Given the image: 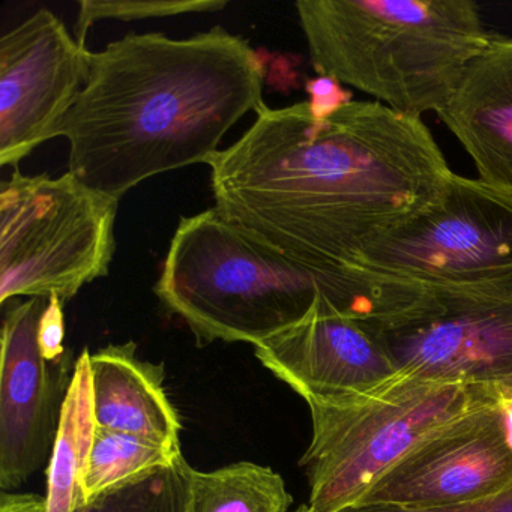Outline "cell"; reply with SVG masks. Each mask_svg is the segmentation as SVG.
I'll list each match as a JSON object with an SVG mask.
<instances>
[{
	"label": "cell",
	"mask_w": 512,
	"mask_h": 512,
	"mask_svg": "<svg viewBox=\"0 0 512 512\" xmlns=\"http://www.w3.org/2000/svg\"><path fill=\"white\" fill-rule=\"evenodd\" d=\"M181 457L182 452L172 451L160 443L97 427L85 476L86 503L140 476L170 466Z\"/></svg>",
	"instance_id": "e0dca14e"
},
{
	"label": "cell",
	"mask_w": 512,
	"mask_h": 512,
	"mask_svg": "<svg viewBox=\"0 0 512 512\" xmlns=\"http://www.w3.org/2000/svg\"><path fill=\"white\" fill-rule=\"evenodd\" d=\"M0 512H47V500L37 494L4 491L0 496Z\"/></svg>",
	"instance_id": "cb8c5ba5"
},
{
	"label": "cell",
	"mask_w": 512,
	"mask_h": 512,
	"mask_svg": "<svg viewBox=\"0 0 512 512\" xmlns=\"http://www.w3.org/2000/svg\"><path fill=\"white\" fill-rule=\"evenodd\" d=\"M256 116L208 164L215 209L325 274H343L374 239L439 202L454 173L421 118L376 101L322 121L307 101L263 104Z\"/></svg>",
	"instance_id": "6da1fadb"
},
{
	"label": "cell",
	"mask_w": 512,
	"mask_h": 512,
	"mask_svg": "<svg viewBox=\"0 0 512 512\" xmlns=\"http://www.w3.org/2000/svg\"><path fill=\"white\" fill-rule=\"evenodd\" d=\"M265 62L221 26L185 40L128 34L91 53L88 79L56 137L68 172L121 200L154 176L209 164L263 106Z\"/></svg>",
	"instance_id": "7a4b0ae2"
},
{
	"label": "cell",
	"mask_w": 512,
	"mask_h": 512,
	"mask_svg": "<svg viewBox=\"0 0 512 512\" xmlns=\"http://www.w3.org/2000/svg\"><path fill=\"white\" fill-rule=\"evenodd\" d=\"M475 164L478 179L512 194V37H491L437 113Z\"/></svg>",
	"instance_id": "4fadbf2b"
},
{
	"label": "cell",
	"mask_w": 512,
	"mask_h": 512,
	"mask_svg": "<svg viewBox=\"0 0 512 512\" xmlns=\"http://www.w3.org/2000/svg\"><path fill=\"white\" fill-rule=\"evenodd\" d=\"M119 199L71 172L0 184V304L58 295L64 304L106 277L115 256Z\"/></svg>",
	"instance_id": "52a82bcc"
},
{
	"label": "cell",
	"mask_w": 512,
	"mask_h": 512,
	"mask_svg": "<svg viewBox=\"0 0 512 512\" xmlns=\"http://www.w3.org/2000/svg\"><path fill=\"white\" fill-rule=\"evenodd\" d=\"M227 7V0H82L74 37L86 46L89 29L101 20L136 22L182 14L218 13Z\"/></svg>",
	"instance_id": "d6986e66"
},
{
	"label": "cell",
	"mask_w": 512,
	"mask_h": 512,
	"mask_svg": "<svg viewBox=\"0 0 512 512\" xmlns=\"http://www.w3.org/2000/svg\"><path fill=\"white\" fill-rule=\"evenodd\" d=\"M305 91L308 94L307 103L311 115L320 121L331 118L338 110L353 101L352 94L331 77L319 76L316 79L307 80Z\"/></svg>",
	"instance_id": "44dd1931"
},
{
	"label": "cell",
	"mask_w": 512,
	"mask_h": 512,
	"mask_svg": "<svg viewBox=\"0 0 512 512\" xmlns=\"http://www.w3.org/2000/svg\"><path fill=\"white\" fill-rule=\"evenodd\" d=\"M254 355L305 401L365 394L398 374L373 334L332 302L254 347Z\"/></svg>",
	"instance_id": "8fae6325"
},
{
	"label": "cell",
	"mask_w": 512,
	"mask_h": 512,
	"mask_svg": "<svg viewBox=\"0 0 512 512\" xmlns=\"http://www.w3.org/2000/svg\"><path fill=\"white\" fill-rule=\"evenodd\" d=\"M295 8L319 76L413 118L445 107L491 38L472 0H298Z\"/></svg>",
	"instance_id": "3957f363"
},
{
	"label": "cell",
	"mask_w": 512,
	"mask_h": 512,
	"mask_svg": "<svg viewBox=\"0 0 512 512\" xmlns=\"http://www.w3.org/2000/svg\"><path fill=\"white\" fill-rule=\"evenodd\" d=\"M512 490V451L494 406L446 425L388 470L356 506L430 509Z\"/></svg>",
	"instance_id": "30bf717a"
},
{
	"label": "cell",
	"mask_w": 512,
	"mask_h": 512,
	"mask_svg": "<svg viewBox=\"0 0 512 512\" xmlns=\"http://www.w3.org/2000/svg\"><path fill=\"white\" fill-rule=\"evenodd\" d=\"M154 290L199 346H259L326 302L352 316L356 295L349 278L289 259L215 208L179 220Z\"/></svg>",
	"instance_id": "277c9868"
},
{
	"label": "cell",
	"mask_w": 512,
	"mask_h": 512,
	"mask_svg": "<svg viewBox=\"0 0 512 512\" xmlns=\"http://www.w3.org/2000/svg\"><path fill=\"white\" fill-rule=\"evenodd\" d=\"M340 512H512V490L482 502L443 508L406 509L392 506H352Z\"/></svg>",
	"instance_id": "7402d4cb"
},
{
	"label": "cell",
	"mask_w": 512,
	"mask_h": 512,
	"mask_svg": "<svg viewBox=\"0 0 512 512\" xmlns=\"http://www.w3.org/2000/svg\"><path fill=\"white\" fill-rule=\"evenodd\" d=\"M313 422L301 458L308 502L295 512H340L361 502L404 455L457 419L493 406L488 383L436 382L398 373L349 397L307 400Z\"/></svg>",
	"instance_id": "5b68a950"
},
{
	"label": "cell",
	"mask_w": 512,
	"mask_h": 512,
	"mask_svg": "<svg viewBox=\"0 0 512 512\" xmlns=\"http://www.w3.org/2000/svg\"><path fill=\"white\" fill-rule=\"evenodd\" d=\"M133 341L89 355L97 427L181 451V418L164 389L163 368L137 358Z\"/></svg>",
	"instance_id": "5bb4252c"
},
{
	"label": "cell",
	"mask_w": 512,
	"mask_h": 512,
	"mask_svg": "<svg viewBox=\"0 0 512 512\" xmlns=\"http://www.w3.org/2000/svg\"><path fill=\"white\" fill-rule=\"evenodd\" d=\"M355 319L404 376L487 383L512 376V275L413 286L359 280Z\"/></svg>",
	"instance_id": "8992f818"
},
{
	"label": "cell",
	"mask_w": 512,
	"mask_h": 512,
	"mask_svg": "<svg viewBox=\"0 0 512 512\" xmlns=\"http://www.w3.org/2000/svg\"><path fill=\"white\" fill-rule=\"evenodd\" d=\"M487 383L494 409L502 422L506 445L512 451V376Z\"/></svg>",
	"instance_id": "603a6c76"
},
{
	"label": "cell",
	"mask_w": 512,
	"mask_h": 512,
	"mask_svg": "<svg viewBox=\"0 0 512 512\" xmlns=\"http://www.w3.org/2000/svg\"><path fill=\"white\" fill-rule=\"evenodd\" d=\"M46 298H29L5 314L0 361V487L14 490L49 457L55 443V389L41 355L38 326Z\"/></svg>",
	"instance_id": "7c38bea8"
},
{
	"label": "cell",
	"mask_w": 512,
	"mask_h": 512,
	"mask_svg": "<svg viewBox=\"0 0 512 512\" xmlns=\"http://www.w3.org/2000/svg\"><path fill=\"white\" fill-rule=\"evenodd\" d=\"M290 505L286 482L271 467L241 461L188 472L187 512H289Z\"/></svg>",
	"instance_id": "2e32d148"
},
{
	"label": "cell",
	"mask_w": 512,
	"mask_h": 512,
	"mask_svg": "<svg viewBox=\"0 0 512 512\" xmlns=\"http://www.w3.org/2000/svg\"><path fill=\"white\" fill-rule=\"evenodd\" d=\"M91 53L49 10L0 40V166L19 167L47 140L88 79Z\"/></svg>",
	"instance_id": "9c48e42d"
},
{
	"label": "cell",
	"mask_w": 512,
	"mask_h": 512,
	"mask_svg": "<svg viewBox=\"0 0 512 512\" xmlns=\"http://www.w3.org/2000/svg\"><path fill=\"white\" fill-rule=\"evenodd\" d=\"M64 302L58 295H52L38 326V344L41 355L47 362L61 361L64 356L65 316Z\"/></svg>",
	"instance_id": "ffe728a7"
},
{
	"label": "cell",
	"mask_w": 512,
	"mask_h": 512,
	"mask_svg": "<svg viewBox=\"0 0 512 512\" xmlns=\"http://www.w3.org/2000/svg\"><path fill=\"white\" fill-rule=\"evenodd\" d=\"M89 355L85 349L77 359L62 400L47 470V512H76L86 503L85 476L97 430Z\"/></svg>",
	"instance_id": "9a60e30c"
},
{
	"label": "cell",
	"mask_w": 512,
	"mask_h": 512,
	"mask_svg": "<svg viewBox=\"0 0 512 512\" xmlns=\"http://www.w3.org/2000/svg\"><path fill=\"white\" fill-rule=\"evenodd\" d=\"M344 277L413 286L512 275V194L452 173L439 202L383 233Z\"/></svg>",
	"instance_id": "ba28073f"
},
{
	"label": "cell",
	"mask_w": 512,
	"mask_h": 512,
	"mask_svg": "<svg viewBox=\"0 0 512 512\" xmlns=\"http://www.w3.org/2000/svg\"><path fill=\"white\" fill-rule=\"evenodd\" d=\"M190 467L182 455L170 466L100 494L76 512H187Z\"/></svg>",
	"instance_id": "ac0fdd59"
}]
</instances>
